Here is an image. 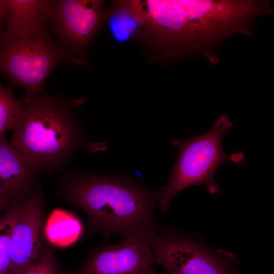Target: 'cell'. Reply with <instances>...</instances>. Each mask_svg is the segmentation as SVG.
<instances>
[{
	"label": "cell",
	"mask_w": 274,
	"mask_h": 274,
	"mask_svg": "<svg viewBox=\"0 0 274 274\" xmlns=\"http://www.w3.org/2000/svg\"><path fill=\"white\" fill-rule=\"evenodd\" d=\"M40 170L27 155L0 139V191L12 204L22 202L39 189Z\"/></svg>",
	"instance_id": "10"
},
{
	"label": "cell",
	"mask_w": 274,
	"mask_h": 274,
	"mask_svg": "<svg viewBox=\"0 0 274 274\" xmlns=\"http://www.w3.org/2000/svg\"><path fill=\"white\" fill-rule=\"evenodd\" d=\"M99 0L56 1L51 19L57 42L71 56L81 59L103 18Z\"/></svg>",
	"instance_id": "7"
},
{
	"label": "cell",
	"mask_w": 274,
	"mask_h": 274,
	"mask_svg": "<svg viewBox=\"0 0 274 274\" xmlns=\"http://www.w3.org/2000/svg\"><path fill=\"white\" fill-rule=\"evenodd\" d=\"M62 274H73V273H71V272H68V271H64L63 272H62Z\"/></svg>",
	"instance_id": "19"
},
{
	"label": "cell",
	"mask_w": 274,
	"mask_h": 274,
	"mask_svg": "<svg viewBox=\"0 0 274 274\" xmlns=\"http://www.w3.org/2000/svg\"><path fill=\"white\" fill-rule=\"evenodd\" d=\"M143 30L158 50V59L202 56L219 63L216 51L231 35L253 36L256 20L273 10L267 0L141 1Z\"/></svg>",
	"instance_id": "1"
},
{
	"label": "cell",
	"mask_w": 274,
	"mask_h": 274,
	"mask_svg": "<svg viewBox=\"0 0 274 274\" xmlns=\"http://www.w3.org/2000/svg\"><path fill=\"white\" fill-rule=\"evenodd\" d=\"M10 203L9 200L0 191V212L5 210Z\"/></svg>",
	"instance_id": "17"
},
{
	"label": "cell",
	"mask_w": 274,
	"mask_h": 274,
	"mask_svg": "<svg viewBox=\"0 0 274 274\" xmlns=\"http://www.w3.org/2000/svg\"><path fill=\"white\" fill-rule=\"evenodd\" d=\"M58 193L82 209L88 216L89 229L106 239L115 234L146 238L161 229L153 214L160 189H150L129 176L68 173Z\"/></svg>",
	"instance_id": "2"
},
{
	"label": "cell",
	"mask_w": 274,
	"mask_h": 274,
	"mask_svg": "<svg viewBox=\"0 0 274 274\" xmlns=\"http://www.w3.org/2000/svg\"><path fill=\"white\" fill-rule=\"evenodd\" d=\"M56 1L4 0L7 32L22 34L44 30L50 22Z\"/></svg>",
	"instance_id": "11"
},
{
	"label": "cell",
	"mask_w": 274,
	"mask_h": 274,
	"mask_svg": "<svg viewBox=\"0 0 274 274\" xmlns=\"http://www.w3.org/2000/svg\"><path fill=\"white\" fill-rule=\"evenodd\" d=\"M48 248L45 237L44 196L38 189L29 198L19 203L12 232L8 274H17L38 263Z\"/></svg>",
	"instance_id": "8"
},
{
	"label": "cell",
	"mask_w": 274,
	"mask_h": 274,
	"mask_svg": "<svg viewBox=\"0 0 274 274\" xmlns=\"http://www.w3.org/2000/svg\"><path fill=\"white\" fill-rule=\"evenodd\" d=\"M109 30L118 43H125L143 30L146 20L140 1L117 2L107 17Z\"/></svg>",
	"instance_id": "12"
},
{
	"label": "cell",
	"mask_w": 274,
	"mask_h": 274,
	"mask_svg": "<svg viewBox=\"0 0 274 274\" xmlns=\"http://www.w3.org/2000/svg\"><path fill=\"white\" fill-rule=\"evenodd\" d=\"M154 263L147 239L133 236L125 238L119 244L97 249L77 274H145Z\"/></svg>",
	"instance_id": "9"
},
{
	"label": "cell",
	"mask_w": 274,
	"mask_h": 274,
	"mask_svg": "<svg viewBox=\"0 0 274 274\" xmlns=\"http://www.w3.org/2000/svg\"><path fill=\"white\" fill-rule=\"evenodd\" d=\"M21 99H17L10 89L0 84V139L12 129L22 109Z\"/></svg>",
	"instance_id": "14"
},
{
	"label": "cell",
	"mask_w": 274,
	"mask_h": 274,
	"mask_svg": "<svg viewBox=\"0 0 274 274\" xmlns=\"http://www.w3.org/2000/svg\"><path fill=\"white\" fill-rule=\"evenodd\" d=\"M6 10L4 0H0V32L3 30L2 27L5 22Z\"/></svg>",
	"instance_id": "16"
},
{
	"label": "cell",
	"mask_w": 274,
	"mask_h": 274,
	"mask_svg": "<svg viewBox=\"0 0 274 274\" xmlns=\"http://www.w3.org/2000/svg\"><path fill=\"white\" fill-rule=\"evenodd\" d=\"M21 101L10 144L30 158L40 171L62 168L80 149H104V144L85 140L76 101L45 93Z\"/></svg>",
	"instance_id": "3"
},
{
	"label": "cell",
	"mask_w": 274,
	"mask_h": 274,
	"mask_svg": "<svg viewBox=\"0 0 274 274\" xmlns=\"http://www.w3.org/2000/svg\"><path fill=\"white\" fill-rule=\"evenodd\" d=\"M17 274H62L53 250L48 248L37 264L20 271Z\"/></svg>",
	"instance_id": "15"
},
{
	"label": "cell",
	"mask_w": 274,
	"mask_h": 274,
	"mask_svg": "<svg viewBox=\"0 0 274 274\" xmlns=\"http://www.w3.org/2000/svg\"><path fill=\"white\" fill-rule=\"evenodd\" d=\"M19 203L0 216V274H8L11 264L12 230L17 219Z\"/></svg>",
	"instance_id": "13"
},
{
	"label": "cell",
	"mask_w": 274,
	"mask_h": 274,
	"mask_svg": "<svg viewBox=\"0 0 274 274\" xmlns=\"http://www.w3.org/2000/svg\"><path fill=\"white\" fill-rule=\"evenodd\" d=\"M148 241L154 262L169 274H234L232 253L211 250L198 241L180 233H153Z\"/></svg>",
	"instance_id": "6"
},
{
	"label": "cell",
	"mask_w": 274,
	"mask_h": 274,
	"mask_svg": "<svg viewBox=\"0 0 274 274\" xmlns=\"http://www.w3.org/2000/svg\"><path fill=\"white\" fill-rule=\"evenodd\" d=\"M87 65L69 55L47 29L16 34L0 32V73L11 87L23 88L29 97L44 93L46 81L61 63Z\"/></svg>",
	"instance_id": "5"
},
{
	"label": "cell",
	"mask_w": 274,
	"mask_h": 274,
	"mask_svg": "<svg viewBox=\"0 0 274 274\" xmlns=\"http://www.w3.org/2000/svg\"><path fill=\"white\" fill-rule=\"evenodd\" d=\"M232 126L228 117L222 115L208 132L172 141L179 150V156L171 167L168 184L160 189L158 204L163 211H168L173 198L187 187L201 185L211 194L220 192L215 179L217 170L225 162L241 163L245 159L241 152L227 154L224 151L223 138Z\"/></svg>",
	"instance_id": "4"
},
{
	"label": "cell",
	"mask_w": 274,
	"mask_h": 274,
	"mask_svg": "<svg viewBox=\"0 0 274 274\" xmlns=\"http://www.w3.org/2000/svg\"><path fill=\"white\" fill-rule=\"evenodd\" d=\"M145 274H159L157 273L156 271H155L152 267H150L148 268L147 271H146Z\"/></svg>",
	"instance_id": "18"
}]
</instances>
